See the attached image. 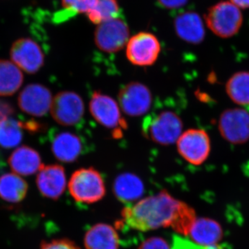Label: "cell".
Returning a JSON list of instances; mask_svg holds the SVG:
<instances>
[{
  "instance_id": "6da1fadb",
  "label": "cell",
  "mask_w": 249,
  "mask_h": 249,
  "mask_svg": "<svg viewBox=\"0 0 249 249\" xmlns=\"http://www.w3.org/2000/svg\"><path fill=\"white\" fill-rule=\"evenodd\" d=\"M179 202L168 191H160L134 206L124 207L121 213L123 222L131 229L142 232L170 227Z\"/></svg>"
},
{
  "instance_id": "7a4b0ae2",
  "label": "cell",
  "mask_w": 249,
  "mask_h": 249,
  "mask_svg": "<svg viewBox=\"0 0 249 249\" xmlns=\"http://www.w3.org/2000/svg\"><path fill=\"white\" fill-rule=\"evenodd\" d=\"M182 129V121L172 111H162L147 116L142 124V134L145 138L163 145L178 142Z\"/></svg>"
},
{
  "instance_id": "3957f363",
  "label": "cell",
  "mask_w": 249,
  "mask_h": 249,
  "mask_svg": "<svg viewBox=\"0 0 249 249\" xmlns=\"http://www.w3.org/2000/svg\"><path fill=\"white\" fill-rule=\"evenodd\" d=\"M204 19L210 30L222 38L236 35L243 23L240 8L228 1H219L211 6L205 15Z\"/></svg>"
},
{
  "instance_id": "277c9868",
  "label": "cell",
  "mask_w": 249,
  "mask_h": 249,
  "mask_svg": "<svg viewBox=\"0 0 249 249\" xmlns=\"http://www.w3.org/2000/svg\"><path fill=\"white\" fill-rule=\"evenodd\" d=\"M72 197L78 202L93 204L101 200L106 193L101 174L93 168H80L72 174L68 184Z\"/></svg>"
},
{
  "instance_id": "5b68a950",
  "label": "cell",
  "mask_w": 249,
  "mask_h": 249,
  "mask_svg": "<svg viewBox=\"0 0 249 249\" xmlns=\"http://www.w3.org/2000/svg\"><path fill=\"white\" fill-rule=\"evenodd\" d=\"M160 49V41L155 35L140 32L129 39L126 45V56L135 66H151L158 59Z\"/></svg>"
},
{
  "instance_id": "8992f818",
  "label": "cell",
  "mask_w": 249,
  "mask_h": 249,
  "mask_svg": "<svg viewBox=\"0 0 249 249\" xmlns=\"http://www.w3.org/2000/svg\"><path fill=\"white\" fill-rule=\"evenodd\" d=\"M178 154L183 160L195 165L202 164L209 157L211 141L203 129L185 131L177 142Z\"/></svg>"
},
{
  "instance_id": "52a82bcc",
  "label": "cell",
  "mask_w": 249,
  "mask_h": 249,
  "mask_svg": "<svg viewBox=\"0 0 249 249\" xmlns=\"http://www.w3.org/2000/svg\"><path fill=\"white\" fill-rule=\"evenodd\" d=\"M129 30L120 18H114L98 24L94 33L96 47L106 53H116L127 45Z\"/></svg>"
},
{
  "instance_id": "ba28073f",
  "label": "cell",
  "mask_w": 249,
  "mask_h": 249,
  "mask_svg": "<svg viewBox=\"0 0 249 249\" xmlns=\"http://www.w3.org/2000/svg\"><path fill=\"white\" fill-rule=\"evenodd\" d=\"M50 111L58 124L64 126L74 125L84 115V103L78 93L61 91L53 98Z\"/></svg>"
},
{
  "instance_id": "9c48e42d",
  "label": "cell",
  "mask_w": 249,
  "mask_h": 249,
  "mask_svg": "<svg viewBox=\"0 0 249 249\" xmlns=\"http://www.w3.org/2000/svg\"><path fill=\"white\" fill-rule=\"evenodd\" d=\"M89 110L95 121L106 128L116 132L125 127L119 103L108 95L95 91L90 100Z\"/></svg>"
},
{
  "instance_id": "30bf717a",
  "label": "cell",
  "mask_w": 249,
  "mask_h": 249,
  "mask_svg": "<svg viewBox=\"0 0 249 249\" xmlns=\"http://www.w3.org/2000/svg\"><path fill=\"white\" fill-rule=\"evenodd\" d=\"M218 128L230 143H245L249 140V113L240 108L227 109L221 114Z\"/></svg>"
},
{
  "instance_id": "8fae6325",
  "label": "cell",
  "mask_w": 249,
  "mask_h": 249,
  "mask_svg": "<svg viewBox=\"0 0 249 249\" xmlns=\"http://www.w3.org/2000/svg\"><path fill=\"white\" fill-rule=\"evenodd\" d=\"M151 91L147 86L138 82L124 85L119 93V105L121 110L131 117L146 114L151 107Z\"/></svg>"
},
{
  "instance_id": "7c38bea8",
  "label": "cell",
  "mask_w": 249,
  "mask_h": 249,
  "mask_svg": "<svg viewBox=\"0 0 249 249\" xmlns=\"http://www.w3.org/2000/svg\"><path fill=\"white\" fill-rule=\"evenodd\" d=\"M14 63L29 73H35L43 66L45 55L40 46L30 38L16 40L11 49Z\"/></svg>"
},
{
  "instance_id": "4fadbf2b",
  "label": "cell",
  "mask_w": 249,
  "mask_h": 249,
  "mask_svg": "<svg viewBox=\"0 0 249 249\" xmlns=\"http://www.w3.org/2000/svg\"><path fill=\"white\" fill-rule=\"evenodd\" d=\"M52 93L48 88L40 84L27 85L18 96V105L29 115L42 116L47 114L52 106Z\"/></svg>"
},
{
  "instance_id": "5bb4252c",
  "label": "cell",
  "mask_w": 249,
  "mask_h": 249,
  "mask_svg": "<svg viewBox=\"0 0 249 249\" xmlns=\"http://www.w3.org/2000/svg\"><path fill=\"white\" fill-rule=\"evenodd\" d=\"M36 183L42 196L56 200L66 189L65 169L60 165H43L37 174Z\"/></svg>"
},
{
  "instance_id": "9a60e30c",
  "label": "cell",
  "mask_w": 249,
  "mask_h": 249,
  "mask_svg": "<svg viewBox=\"0 0 249 249\" xmlns=\"http://www.w3.org/2000/svg\"><path fill=\"white\" fill-rule=\"evenodd\" d=\"M174 27L178 37L188 43L199 45L204 40V23L196 12L188 11L180 14L175 19Z\"/></svg>"
},
{
  "instance_id": "2e32d148",
  "label": "cell",
  "mask_w": 249,
  "mask_h": 249,
  "mask_svg": "<svg viewBox=\"0 0 249 249\" xmlns=\"http://www.w3.org/2000/svg\"><path fill=\"white\" fill-rule=\"evenodd\" d=\"M83 142L76 134L62 132L52 141V150L55 158L64 163L76 161L83 152Z\"/></svg>"
},
{
  "instance_id": "e0dca14e",
  "label": "cell",
  "mask_w": 249,
  "mask_h": 249,
  "mask_svg": "<svg viewBox=\"0 0 249 249\" xmlns=\"http://www.w3.org/2000/svg\"><path fill=\"white\" fill-rule=\"evenodd\" d=\"M9 163L15 173L24 176L37 173L43 166L38 152L27 146L16 149L10 156Z\"/></svg>"
},
{
  "instance_id": "ac0fdd59",
  "label": "cell",
  "mask_w": 249,
  "mask_h": 249,
  "mask_svg": "<svg viewBox=\"0 0 249 249\" xmlns=\"http://www.w3.org/2000/svg\"><path fill=\"white\" fill-rule=\"evenodd\" d=\"M86 249H119V237L115 229L107 224H97L85 235Z\"/></svg>"
},
{
  "instance_id": "d6986e66",
  "label": "cell",
  "mask_w": 249,
  "mask_h": 249,
  "mask_svg": "<svg viewBox=\"0 0 249 249\" xmlns=\"http://www.w3.org/2000/svg\"><path fill=\"white\" fill-rule=\"evenodd\" d=\"M144 184L137 175L130 173L121 174L113 185L114 195L123 203H131L142 197Z\"/></svg>"
},
{
  "instance_id": "ffe728a7",
  "label": "cell",
  "mask_w": 249,
  "mask_h": 249,
  "mask_svg": "<svg viewBox=\"0 0 249 249\" xmlns=\"http://www.w3.org/2000/svg\"><path fill=\"white\" fill-rule=\"evenodd\" d=\"M190 235L196 244L202 246L217 245L222 239L223 231L219 223L210 218L196 219Z\"/></svg>"
},
{
  "instance_id": "44dd1931",
  "label": "cell",
  "mask_w": 249,
  "mask_h": 249,
  "mask_svg": "<svg viewBox=\"0 0 249 249\" xmlns=\"http://www.w3.org/2000/svg\"><path fill=\"white\" fill-rule=\"evenodd\" d=\"M27 182L16 173L0 176V198L10 203H18L27 196Z\"/></svg>"
},
{
  "instance_id": "7402d4cb",
  "label": "cell",
  "mask_w": 249,
  "mask_h": 249,
  "mask_svg": "<svg viewBox=\"0 0 249 249\" xmlns=\"http://www.w3.org/2000/svg\"><path fill=\"white\" fill-rule=\"evenodd\" d=\"M23 74L19 67L9 60H0V96H11L20 88Z\"/></svg>"
},
{
  "instance_id": "603a6c76",
  "label": "cell",
  "mask_w": 249,
  "mask_h": 249,
  "mask_svg": "<svg viewBox=\"0 0 249 249\" xmlns=\"http://www.w3.org/2000/svg\"><path fill=\"white\" fill-rule=\"evenodd\" d=\"M228 96L236 104L249 106V72L234 73L226 85Z\"/></svg>"
},
{
  "instance_id": "cb8c5ba5",
  "label": "cell",
  "mask_w": 249,
  "mask_h": 249,
  "mask_svg": "<svg viewBox=\"0 0 249 249\" xmlns=\"http://www.w3.org/2000/svg\"><path fill=\"white\" fill-rule=\"evenodd\" d=\"M25 123L7 117L0 120V146L11 149L17 146L22 140V129Z\"/></svg>"
},
{
  "instance_id": "d4e9b609",
  "label": "cell",
  "mask_w": 249,
  "mask_h": 249,
  "mask_svg": "<svg viewBox=\"0 0 249 249\" xmlns=\"http://www.w3.org/2000/svg\"><path fill=\"white\" fill-rule=\"evenodd\" d=\"M196 218V211L183 201H180L172 222V229L181 235H189Z\"/></svg>"
},
{
  "instance_id": "484cf974",
  "label": "cell",
  "mask_w": 249,
  "mask_h": 249,
  "mask_svg": "<svg viewBox=\"0 0 249 249\" xmlns=\"http://www.w3.org/2000/svg\"><path fill=\"white\" fill-rule=\"evenodd\" d=\"M119 12V6L116 0H98L89 13L88 18L93 24H100L114 19Z\"/></svg>"
},
{
  "instance_id": "4316f807",
  "label": "cell",
  "mask_w": 249,
  "mask_h": 249,
  "mask_svg": "<svg viewBox=\"0 0 249 249\" xmlns=\"http://www.w3.org/2000/svg\"><path fill=\"white\" fill-rule=\"evenodd\" d=\"M98 0H61L65 11L71 14H88L94 7Z\"/></svg>"
},
{
  "instance_id": "83f0119b",
  "label": "cell",
  "mask_w": 249,
  "mask_h": 249,
  "mask_svg": "<svg viewBox=\"0 0 249 249\" xmlns=\"http://www.w3.org/2000/svg\"><path fill=\"white\" fill-rule=\"evenodd\" d=\"M171 249H222L217 245L202 246L192 242L188 239L184 238L181 235L173 236V246Z\"/></svg>"
},
{
  "instance_id": "f1b7e54d",
  "label": "cell",
  "mask_w": 249,
  "mask_h": 249,
  "mask_svg": "<svg viewBox=\"0 0 249 249\" xmlns=\"http://www.w3.org/2000/svg\"><path fill=\"white\" fill-rule=\"evenodd\" d=\"M40 249H81L72 241L67 239H59L51 242H44Z\"/></svg>"
},
{
  "instance_id": "f546056e",
  "label": "cell",
  "mask_w": 249,
  "mask_h": 249,
  "mask_svg": "<svg viewBox=\"0 0 249 249\" xmlns=\"http://www.w3.org/2000/svg\"><path fill=\"white\" fill-rule=\"evenodd\" d=\"M138 249H170L168 242L162 237H153L147 239Z\"/></svg>"
},
{
  "instance_id": "4dcf8cb0",
  "label": "cell",
  "mask_w": 249,
  "mask_h": 249,
  "mask_svg": "<svg viewBox=\"0 0 249 249\" xmlns=\"http://www.w3.org/2000/svg\"><path fill=\"white\" fill-rule=\"evenodd\" d=\"M160 6L168 9H178L182 7L188 2V0H158Z\"/></svg>"
},
{
  "instance_id": "1f68e13d",
  "label": "cell",
  "mask_w": 249,
  "mask_h": 249,
  "mask_svg": "<svg viewBox=\"0 0 249 249\" xmlns=\"http://www.w3.org/2000/svg\"><path fill=\"white\" fill-rule=\"evenodd\" d=\"M14 109L6 103H0V120L9 117L14 113Z\"/></svg>"
},
{
  "instance_id": "d6a6232c",
  "label": "cell",
  "mask_w": 249,
  "mask_h": 249,
  "mask_svg": "<svg viewBox=\"0 0 249 249\" xmlns=\"http://www.w3.org/2000/svg\"><path fill=\"white\" fill-rule=\"evenodd\" d=\"M230 1L240 9L249 8V0H230Z\"/></svg>"
},
{
  "instance_id": "836d02e7",
  "label": "cell",
  "mask_w": 249,
  "mask_h": 249,
  "mask_svg": "<svg viewBox=\"0 0 249 249\" xmlns=\"http://www.w3.org/2000/svg\"><path fill=\"white\" fill-rule=\"evenodd\" d=\"M247 171L249 173V162L248 163V164L247 165Z\"/></svg>"
}]
</instances>
